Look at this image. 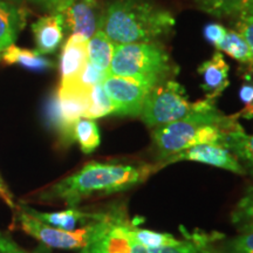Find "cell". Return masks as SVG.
<instances>
[{
  "label": "cell",
  "mask_w": 253,
  "mask_h": 253,
  "mask_svg": "<svg viewBox=\"0 0 253 253\" xmlns=\"http://www.w3.org/2000/svg\"><path fill=\"white\" fill-rule=\"evenodd\" d=\"M157 170V164L143 162H89L50 186L41 198L58 199L74 208L93 195H112L135 188Z\"/></svg>",
  "instance_id": "1"
},
{
  "label": "cell",
  "mask_w": 253,
  "mask_h": 253,
  "mask_svg": "<svg viewBox=\"0 0 253 253\" xmlns=\"http://www.w3.org/2000/svg\"><path fill=\"white\" fill-rule=\"evenodd\" d=\"M175 27V18L168 9L148 0H116L103 12L101 30L118 45L153 42Z\"/></svg>",
  "instance_id": "2"
},
{
  "label": "cell",
  "mask_w": 253,
  "mask_h": 253,
  "mask_svg": "<svg viewBox=\"0 0 253 253\" xmlns=\"http://www.w3.org/2000/svg\"><path fill=\"white\" fill-rule=\"evenodd\" d=\"M231 120L232 115H224L216 107V101H197L196 109L188 116L153 129L157 164L192 145L220 144L224 129Z\"/></svg>",
  "instance_id": "3"
},
{
  "label": "cell",
  "mask_w": 253,
  "mask_h": 253,
  "mask_svg": "<svg viewBox=\"0 0 253 253\" xmlns=\"http://www.w3.org/2000/svg\"><path fill=\"white\" fill-rule=\"evenodd\" d=\"M108 74L134 79L154 88L169 80L173 66L168 52L157 41L126 43L115 47Z\"/></svg>",
  "instance_id": "4"
},
{
  "label": "cell",
  "mask_w": 253,
  "mask_h": 253,
  "mask_svg": "<svg viewBox=\"0 0 253 253\" xmlns=\"http://www.w3.org/2000/svg\"><path fill=\"white\" fill-rule=\"evenodd\" d=\"M134 221L125 207L100 211L89 223V236L79 253H149L132 233Z\"/></svg>",
  "instance_id": "5"
},
{
  "label": "cell",
  "mask_w": 253,
  "mask_h": 253,
  "mask_svg": "<svg viewBox=\"0 0 253 253\" xmlns=\"http://www.w3.org/2000/svg\"><path fill=\"white\" fill-rule=\"evenodd\" d=\"M195 109L196 102H190L182 84L169 79L151 89L145 99L141 118L154 129L185 118Z\"/></svg>",
  "instance_id": "6"
},
{
  "label": "cell",
  "mask_w": 253,
  "mask_h": 253,
  "mask_svg": "<svg viewBox=\"0 0 253 253\" xmlns=\"http://www.w3.org/2000/svg\"><path fill=\"white\" fill-rule=\"evenodd\" d=\"M18 220L23 231L46 246L62 250H80L89 236V224L74 231H66L43 223L21 209Z\"/></svg>",
  "instance_id": "7"
},
{
  "label": "cell",
  "mask_w": 253,
  "mask_h": 253,
  "mask_svg": "<svg viewBox=\"0 0 253 253\" xmlns=\"http://www.w3.org/2000/svg\"><path fill=\"white\" fill-rule=\"evenodd\" d=\"M102 86L112 101L114 114L120 116H140L145 99L153 88L130 78L107 75Z\"/></svg>",
  "instance_id": "8"
},
{
  "label": "cell",
  "mask_w": 253,
  "mask_h": 253,
  "mask_svg": "<svg viewBox=\"0 0 253 253\" xmlns=\"http://www.w3.org/2000/svg\"><path fill=\"white\" fill-rule=\"evenodd\" d=\"M182 161H189V162H197L208 164V166L219 168V169L226 170V171L233 172L236 175H246L244 168L239 163L235 155L221 144H197L186 149L179 151L178 154L169 157L164 162L157 164L158 170L162 168L173 164Z\"/></svg>",
  "instance_id": "9"
},
{
  "label": "cell",
  "mask_w": 253,
  "mask_h": 253,
  "mask_svg": "<svg viewBox=\"0 0 253 253\" xmlns=\"http://www.w3.org/2000/svg\"><path fill=\"white\" fill-rule=\"evenodd\" d=\"M95 7L96 4H90L86 0H72L56 13L62 15L66 30L89 40L100 26L101 17Z\"/></svg>",
  "instance_id": "10"
},
{
  "label": "cell",
  "mask_w": 253,
  "mask_h": 253,
  "mask_svg": "<svg viewBox=\"0 0 253 253\" xmlns=\"http://www.w3.org/2000/svg\"><path fill=\"white\" fill-rule=\"evenodd\" d=\"M220 144L235 155L246 175L253 178V134L245 131L237 115H232L231 122L224 129Z\"/></svg>",
  "instance_id": "11"
},
{
  "label": "cell",
  "mask_w": 253,
  "mask_h": 253,
  "mask_svg": "<svg viewBox=\"0 0 253 253\" xmlns=\"http://www.w3.org/2000/svg\"><path fill=\"white\" fill-rule=\"evenodd\" d=\"M88 61V40L78 34H71L60 55V84L74 82L80 77Z\"/></svg>",
  "instance_id": "12"
},
{
  "label": "cell",
  "mask_w": 253,
  "mask_h": 253,
  "mask_svg": "<svg viewBox=\"0 0 253 253\" xmlns=\"http://www.w3.org/2000/svg\"><path fill=\"white\" fill-rule=\"evenodd\" d=\"M221 238V233L195 230L194 232H184L182 238L176 239L172 244L148 251L149 253H225L221 245L220 248L217 245Z\"/></svg>",
  "instance_id": "13"
},
{
  "label": "cell",
  "mask_w": 253,
  "mask_h": 253,
  "mask_svg": "<svg viewBox=\"0 0 253 253\" xmlns=\"http://www.w3.org/2000/svg\"><path fill=\"white\" fill-rule=\"evenodd\" d=\"M229 65L220 52H216L212 58L207 60L198 67V74L202 77V89L205 99L216 101L217 97L230 84Z\"/></svg>",
  "instance_id": "14"
},
{
  "label": "cell",
  "mask_w": 253,
  "mask_h": 253,
  "mask_svg": "<svg viewBox=\"0 0 253 253\" xmlns=\"http://www.w3.org/2000/svg\"><path fill=\"white\" fill-rule=\"evenodd\" d=\"M63 31L65 25L60 13H50L38 19L32 25L38 52L42 55L55 52L62 41Z\"/></svg>",
  "instance_id": "15"
},
{
  "label": "cell",
  "mask_w": 253,
  "mask_h": 253,
  "mask_svg": "<svg viewBox=\"0 0 253 253\" xmlns=\"http://www.w3.org/2000/svg\"><path fill=\"white\" fill-rule=\"evenodd\" d=\"M23 210L27 213L32 214L43 223L48 224L50 226L58 227V229L66 231H74L79 229L78 226H86L91 220L96 217L97 212H87V211L80 210L77 207L69 208L67 210L56 211V212H41V211L34 210L30 207H21Z\"/></svg>",
  "instance_id": "16"
},
{
  "label": "cell",
  "mask_w": 253,
  "mask_h": 253,
  "mask_svg": "<svg viewBox=\"0 0 253 253\" xmlns=\"http://www.w3.org/2000/svg\"><path fill=\"white\" fill-rule=\"evenodd\" d=\"M25 25V13L7 2L0 1V52L13 45Z\"/></svg>",
  "instance_id": "17"
},
{
  "label": "cell",
  "mask_w": 253,
  "mask_h": 253,
  "mask_svg": "<svg viewBox=\"0 0 253 253\" xmlns=\"http://www.w3.org/2000/svg\"><path fill=\"white\" fill-rule=\"evenodd\" d=\"M2 61L7 65H18L32 72H45L53 68V62L46 59L38 50L8 46L1 54Z\"/></svg>",
  "instance_id": "18"
},
{
  "label": "cell",
  "mask_w": 253,
  "mask_h": 253,
  "mask_svg": "<svg viewBox=\"0 0 253 253\" xmlns=\"http://www.w3.org/2000/svg\"><path fill=\"white\" fill-rule=\"evenodd\" d=\"M115 47V43L102 31H96L88 40V61L101 71L108 73Z\"/></svg>",
  "instance_id": "19"
},
{
  "label": "cell",
  "mask_w": 253,
  "mask_h": 253,
  "mask_svg": "<svg viewBox=\"0 0 253 253\" xmlns=\"http://www.w3.org/2000/svg\"><path fill=\"white\" fill-rule=\"evenodd\" d=\"M217 49L226 53L231 58L237 60V61L248 65L252 68L253 58L252 53L250 50V47L246 41L237 31L227 30L225 37L220 41L219 45L217 46Z\"/></svg>",
  "instance_id": "20"
},
{
  "label": "cell",
  "mask_w": 253,
  "mask_h": 253,
  "mask_svg": "<svg viewBox=\"0 0 253 253\" xmlns=\"http://www.w3.org/2000/svg\"><path fill=\"white\" fill-rule=\"evenodd\" d=\"M73 135H74V141L78 142L82 153L84 154H91L100 145L101 136L99 126L91 119H79L74 125Z\"/></svg>",
  "instance_id": "21"
},
{
  "label": "cell",
  "mask_w": 253,
  "mask_h": 253,
  "mask_svg": "<svg viewBox=\"0 0 253 253\" xmlns=\"http://www.w3.org/2000/svg\"><path fill=\"white\" fill-rule=\"evenodd\" d=\"M231 223L238 233L253 231V183L246 188L231 212Z\"/></svg>",
  "instance_id": "22"
},
{
  "label": "cell",
  "mask_w": 253,
  "mask_h": 253,
  "mask_svg": "<svg viewBox=\"0 0 253 253\" xmlns=\"http://www.w3.org/2000/svg\"><path fill=\"white\" fill-rule=\"evenodd\" d=\"M252 1L253 0H195L202 11L214 17L238 15L244 12Z\"/></svg>",
  "instance_id": "23"
},
{
  "label": "cell",
  "mask_w": 253,
  "mask_h": 253,
  "mask_svg": "<svg viewBox=\"0 0 253 253\" xmlns=\"http://www.w3.org/2000/svg\"><path fill=\"white\" fill-rule=\"evenodd\" d=\"M110 114H114V107L106 90H104L102 82H101V84L91 87L89 93V104H88V109L84 118L95 120L110 115Z\"/></svg>",
  "instance_id": "24"
},
{
  "label": "cell",
  "mask_w": 253,
  "mask_h": 253,
  "mask_svg": "<svg viewBox=\"0 0 253 253\" xmlns=\"http://www.w3.org/2000/svg\"><path fill=\"white\" fill-rule=\"evenodd\" d=\"M132 233H134L136 240L147 250L161 249L163 246L172 244L177 239L175 236L170 235V233L143 229V227H138L135 223L132 226Z\"/></svg>",
  "instance_id": "25"
},
{
  "label": "cell",
  "mask_w": 253,
  "mask_h": 253,
  "mask_svg": "<svg viewBox=\"0 0 253 253\" xmlns=\"http://www.w3.org/2000/svg\"><path fill=\"white\" fill-rule=\"evenodd\" d=\"M221 249L225 253H253V231L240 232L227 239L221 244Z\"/></svg>",
  "instance_id": "26"
},
{
  "label": "cell",
  "mask_w": 253,
  "mask_h": 253,
  "mask_svg": "<svg viewBox=\"0 0 253 253\" xmlns=\"http://www.w3.org/2000/svg\"><path fill=\"white\" fill-rule=\"evenodd\" d=\"M107 75H108V73L101 71V69L95 67L94 65H91L89 61H87L84 71L81 72L80 77L74 82H77L82 87L87 88V89H91V87H94L95 84H101Z\"/></svg>",
  "instance_id": "27"
},
{
  "label": "cell",
  "mask_w": 253,
  "mask_h": 253,
  "mask_svg": "<svg viewBox=\"0 0 253 253\" xmlns=\"http://www.w3.org/2000/svg\"><path fill=\"white\" fill-rule=\"evenodd\" d=\"M236 27V31L244 38L246 43L249 45L253 58V15L248 13V12H242V13H239Z\"/></svg>",
  "instance_id": "28"
},
{
  "label": "cell",
  "mask_w": 253,
  "mask_h": 253,
  "mask_svg": "<svg viewBox=\"0 0 253 253\" xmlns=\"http://www.w3.org/2000/svg\"><path fill=\"white\" fill-rule=\"evenodd\" d=\"M226 32L227 30L223 26V25L217 23H210L205 25L203 34L208 42H210L211 45L217 48V46L219 45L220 41L223 40L224 37H225Z\"/></svg>",
  "instance_id": "29"
},
{
  "label": "cell",
  "mask_w": 253,
  "mask_h": 253,
  "mask_svg": "<svg viewBox=\"0 0 253 253\" xmlns=\"http://www.w3.org/2000/svg\"><path fill=\"white\" fill-rule=\"evenodd\" d=\"M239 97L246 107L253 104V80L250 74L244 77V82L239 89Z\"/></svg>",
  "instance_id": "30"
},
{
  "label": "cell",
  "mask_w": 253,
  "mask_h": 253,
  "mask_svg": "<svg viewBox=\"0 0 253 253\" xmlns=\"http://www.w3.org/2000/svg\"><path fill=\"white\" fill-rule=\"evenodd\" d=\"M0 253H30L19 248L17 243L13 242L7 235L0 232Z\"/></svg>",
  "instance_id": "31"
},
{
  "label": "cell",
  "mask_w": 253,
  "mask_h": 253,
  "mask_svg": "<svg viewBox=\"0 0 253 253\" xmlns=\"http://www.w3.org/2000/svg\"><path fill=\"white\" fill-rule=\"evenodd\" d=\"M36 4L42 6L43 8L48 9L50 13H56L60 11V8H62L63 6L67 5L68 2H71L72 0H32Z\"/></svg>",
  "instance_id": "32"
},
{
  "label": "cell",
  "mask_w": 253,
  "mask_h": 253,
  "mask_svg": "<svg viewBox=\"0 0 253 253\" xmlns=\"http://www.w3.org/2000/svg\"><path fill=\"white\" fill-rule=\"evenodd\" d=\"M0 198H1L9 208L15 207L13 195H12V192L9 191L8 186L6 185V183L4 182V179L1 178V176H0Z\"/></svg>",
  "instance_id": "33"
},
{
  "label": "cell",
  "mask_w": 253,
  "mask_h": 253,
  "mask_svg": "<svg viewBox=\"0 0 253 253\" xmlns=\"http://www.w3.org/2000/svg\"><path fill=\"white\" fill-rule=\"evenodd\" d=\"M244 12H248V13H250V14H252V15H253V1L251 2V4H250V5L248 6V8H246Z\"/></svg>",
  "instance_id": "34"
},
{
  "label": "cell",
  "mask_w": 253,
  "mask_h": 253,
  "mask_svg": "<svg viewBox=\"0 0 253 253\" xmlns=\"http://www.w3.org/2000/svg\"><path fill=\"white\" fill-rule=\"evenodd\" d=\"M86 1L90 2V4H96V0H86Z\"/></svg>",
  "instance_id": "35"
},
{
  "label": "cell",
  "mask_w": 253,
  "mask_h": 253,
  "mask_svg": "<svg viewBox=\"0 0 253 253\" xmlns=\"http://www.w3.org/2000/svg\"><path fill=\"white\" fill-rule=\"evenodd\" d=\"M1 54H2V53H1V52H0V59H1Z\"/></svg>",
  "instance_id": "36"
},
{
  "label": "cell",
  "mask_w": 253,
  "mask_h": 253,
  "mask_svg": "<svg viewBox=\"0 0 253 253\" xmlns=\"http://www.w3.org/2000/svg\"><path fill=\"white\" fill-rule=\"evenodd\" d=\"M13 1H21V0H13Z\"/></svg>",
  "instance_id": "37"
}]
</instances>
